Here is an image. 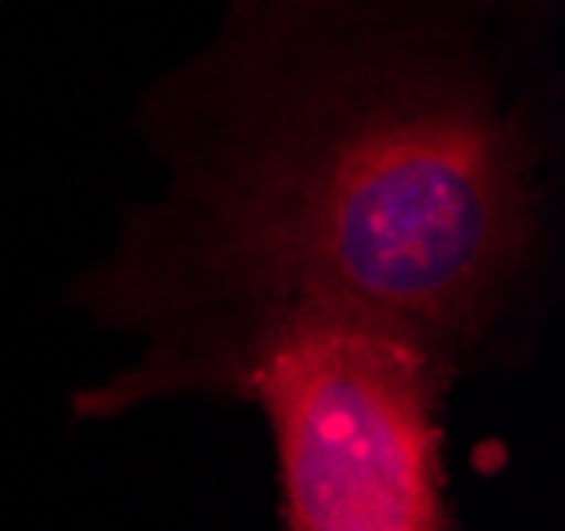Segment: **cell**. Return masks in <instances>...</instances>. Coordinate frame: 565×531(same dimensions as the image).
<instances>
[{
    "label": "cell",
    "mask_w": 565,
    "mask_h": 531,
    "mask_svg": "<svg viewBox=\"0 0 565 531\" xmlns=\"http://www.w3.org/2000/svg\"><path fill=\"white\" fill-rule=\"evenodd\" d=\"M565 0H220L136 97L166 194L115 262L351 304L460 375L532 347L557 254Z\"/></svg>",
    "instance_id": "obj_1"
},
{
    "label": "cell",
    "mask_w": 565,
    "mask_h": 531,
    "mask_svg": "<svg viewBox=\"0 0 565 531\" xmlns=\"http://www.w3.org/2000/svg\"><path fill=\"white\" fill-rule=\"evenodd\" d=\"M81 312L143 350L72 396L85 422L173 396L258 410L287 531H448L444 405L460 371L418 333L351 304L254 291L102 257Z\"/></svg>",
    "instance_id": "obj_2"
}]
</instances>
